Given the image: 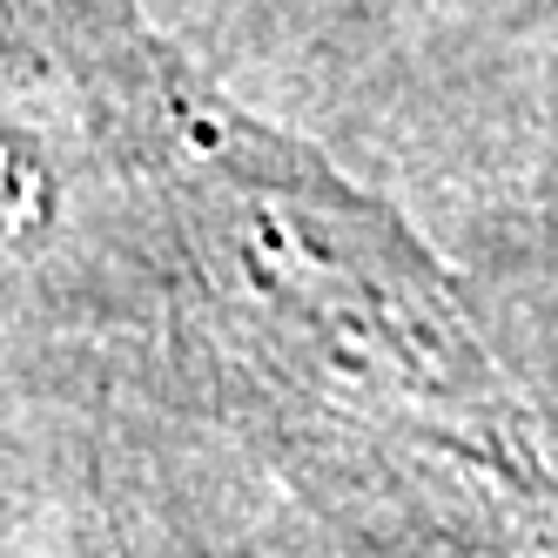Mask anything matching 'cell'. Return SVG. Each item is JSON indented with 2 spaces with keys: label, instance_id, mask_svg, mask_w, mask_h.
<instances>
[{
  "label": "cell",
  "instance_id": "6da1fadb",
  "mask_svg": "<svg viewBox=\"0 0 558 558\" xmlns=\"http://www.w3.org/2000/svg\"><path fill=\"white\" fill-rule=\"evenodd\" d=\"M175 135L195 162L189 216L209 222L243 303L310 384L371 424L458 451L518 498H551L498 364L411 229L229 101L182 95Z\"/></svg>",
  "mask_w": 558,
  "mask_h": 558
}]
</instances>
